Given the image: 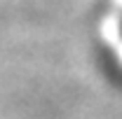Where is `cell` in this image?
I'll return each mask as SVG.
<instances>
[{"mask_svg":"<svg viewBox=\"0 0 122 119\" xmlns=\"http://www.w3.org/2000/svg\"><path fill=\"white\" fill-rule=\"evenodd\" d=\"M120 30H122V21H120Z\"/></svg>","mask_w":122,"mask_h":119,"instance_id":"obj_1","label":"cell"}]
</instances>
